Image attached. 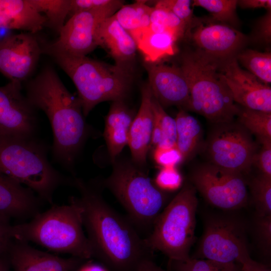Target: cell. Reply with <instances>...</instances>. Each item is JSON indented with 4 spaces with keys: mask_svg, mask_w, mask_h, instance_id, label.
<instances>
[{
    "mask_svg": "<svg viewBox=\"0 0 271 271\" xmlns=\"http://www.w3.org/2000/svg\"><path fill=\"white\" fill-rule=\"evenodd\" d=\"M73 186L80 192L74 196L82 209L83 226L93 257L113 271H134L139 263L152 258L153 252L129 221L103 199L100 181L86 182L73 177Z\"/></svg>",
    "mask_w": 271,
    "mask_h": 271,
    "instance_id": "1",
    "label": "cell"
},
{
    "mask_svg": "<svg viewBox=\"0 0 271 271\" xmlns=\"http://www.w3.org/2000/svg\"><path fill=\"white\" fill-rule=\"evenodd\" d=\"M26 90L31 104L43 111L49 120L54 159L73 173L76 158L91 133L78 98L68 91L50 66L45 67L30 81Z\"/></svg>",
    "mask_w": 271,
    "mask_h": 271,
    "instance_id": "2",
    "label": "cell"
},
{
    "mask_svg": "<svg viewBox=\"0 0 271 271\" xmlns=\"http://www.w3.org/2000/svg\"><path fill=\"white\" fill-rule=\"evenodd\" d=\"M68 205H52L39 212L30 221L11 227L13 239L32 242L49 250L67 253L84 260L93 257L92 249L83 229L82 209L70 197Z\"/></svg>",
    "mask_w": 271,
    "mask_h": 271,
    "instance_id": "3",
    "label": "cell"
},
{
    "mask_svg": "<svg viewBox=\"0 0 271 271\" xmlns=\"http://www.w3.org/2000/svg\"><path fill=\"white\" fill-rule=\"evenodd\" d=\"M44 50L70 78L85 117L98 104L124 100L132 82V65H111L87 56L70 55L48 45Z\"/></svg>",
    "mask_w": 271,
    "mask_h": 271,
    "instance_id": "4",
    "label": "cell"
},
{
    "mask_svg": "<svg viewBox=\"0 0 271 271\" xmlns=\"http://www.w3.org/2000/svg\"><path fill=\"white\" fill-rule=\"evenodd\" d=\"M48 147L33 138L0 134V173L32 189L53 204L55 191L73 186V178L56 170L48 158Z\"/></svg>",
    "mask_w": 271,
    "mask_h": 271,
    "instance_id": "5",
    "label": "cell"
},
{
    "mask_svg": "<svg viewBox=\"0 0 271 271\" xmlns=\"http://www.w3.org/2000/svg\"><path fill=\"white\" fill-rule=\"evenodd\" d=\"M221 60L197 49L181 56L190 92L188 109L215 124L234 121L240 106L234 101L221 73Z\"/></svg>",
    "mask_w": 271,
    "mask_h": 271,
    "instance_id": "6",
    "label": "cell"
},
{
    "mask_svg": "<svg viewBox=\"0 0 271 271\" xmlns=\"http://www.w3.org/2000/svg\"><path fill=\"white\" fill-rule=\"evenodd\" d=\"M113 163L111 173L101 184L120 203L139 232L148 235L164 208L166 196L153 183L143 167L132 161L116 159Z\"/></svg>",
    "mask_w": 271,
    "mask_h": 271,
    "instance_id": "7",
    "label": "cell"
},
{
    "mask_svg": "<svg viewBox=\"0 0 271 271\" xmlns=\"http://www.w3.org/2000/svg\"><path fill=\"white\" fill-rule=\"evenodd\" d=\"M197 205L196 189L186 183L157 216L144 238L148 247L153 252H161L169 260L188 259L195 238Z\"/></svg>",
    "mask_w": 271,
    "mask_h": 271,
    "instance_id": "8",
    "label": "cell"
},
{
    "mask_svg": "<svg viewBox=\"0 0 271 271\" xmlns=\"http://www.w3.org/2000/svg\"><path fill=\"white\" fill-rule=\"evenodd\" d=\"M215 125L206 145L209 163L242 174L248 171L258 148L252 134L238 122Z\"/></svg>",
    "mask_w": 271,
    "mask_h": 271,
    "instance_id": "9",
    "label": "cell"
},
{
    "mask_svg": "<svg viewBox=\"0 0 271 271\" xmlns=\"http://www.w3.org/2000/svg\"><path fill=\"white\" fill-rule=\"evenodd\" d=\"M191 181L206 200L216 207L235 210L246 204L247 189L242 174L209 163L197 167Z\"/></svg>",
    "mask_w": 271,
    "mask_h": 271,
    "instance_id": "10",
    "label": "cell"
},
{
    "mask_svg": "<svg viewBox=\"0 0 271 271\" xmlns=\"http://www.w3.org/2000/svg\"><path fill=\"white\" fill-rule=\"evenodd\" d=\"M198 254L202 258L224 264H241L250 257L240 225L225 218L208 222Z\"/></svg>",
    "mask_w": 271,
    "mask_h": 271,
    "instance_id": "11",
    "label": "cell"
},
{
    "mask_svg": "<svg viewBox=\"0 0 271 271\" xmlns=\"http://www.w3.org/2000/svg\"><path fill=\"white\" fill-rule=\"evenodd\" d=\"M115 13L95 10L75 13L66 21L58 39L48 46L70 55L87 56L98 47L97 32L100 24Z\"/></svg>",
    "mask_w": 271,
    "mask_h": 271,
    "instance_id": "12",
    "label": "cell"
},
{
    "mask_svg": "<svg viewBox=\"0 0 271 271\" xmlns=\"http://www.w3.org/2000/svg\"><path fill=\"white\" fill-rule=\"evenodd\" d=\"M37 109L22 93L21 83L0 86V134L33 138L38 127Z\"/></svg>",
    "mask_w": 271,
    "mask_h": 271,
    "instance_id": "13",
    "label": "cell"
},
{
    "mask_svg": "<svg viewBox=\"0 0 271 271\" xmlns=\"http://www.w3.org/2000/svg\"><path fill=\"white\" fill-rule=\"evenodd\" d=\"M221 73L239 106L271 113V87L243 69L235 57L221 61Z\"/></svg>",
    "mask_w": 271,
    "mask_h": 271,
    "instance_id": "14",
    "label": "cell"
},
{
    "mask_svg": "<svg viewBox=\"0 0 271 271\" xmlns=\"http://www.w3.org/2000/svg\"><path fill=\"white\" fill-rule=\"evenodd\" d=\"M42 52L33 34L8 36L0 40V72L11 81L21 83L33 73Z\"/></svg>",
    "mask_w": 271,
    "mask_h": 271,
    "instance_id": "15",
    "label": "cell"
},
{
    "mask_svg": "<svg viewBox=\"0 0 271 271\" xmlns=\"http://www.w3.org/2000/svg\"><path fill=\"white\" fill-rule=\"evenodd\" d=\"M188 37L197 49L221 61L235 57L248 41L247 36L236 28L214 21L204 24L198 21Z\"/></svg>",
    "mask_w": 271,
    "mask_h": 271,
    "instance_id": "16",
    "label": "cell"
},
{
    "mask_svg": "<svg viewBox=\"0 0 271 271\" xmlns=\"http://www.w3.org/2000/svg\"><path fill=\"white\" fill-rule=\"evenodd\" d=\"M146 68L152 94L163 108L177 106L188 109L189 88L180 66L147 63Z\"/></svg>",
    "mask_w": 271,
    "mask_h": 271,
    "instance_id": "17",
    "label": "cell"
},
{
    "mask_svg": "<svg viewBox=\"0 0 271 271\" xmlns=\"http://www.w3.org/2000/svg\"><path fill=\"white\" fill-rule=\"evenodd\" d=\"M7 256L14 271H73L84 259L62 258L37 249L27 242L13 239Z\"/></svg>",
    "mask_w": 271,
    "mask_h": 271,
    "instance_id": "18",
    "label": "cell"
},
{
    "mask_svg": "<svg viewBox=\"0 0 271 271\" xmlns=\"http://www.w3.org/2000/svg\"><path fill=\"white\" fill-rule=\"evenodd\" d=\"M43 201L30 188L0 173V218L26 220L40 212Z\"/></svg>",
    "mask_w": 271,
    "mask_h": 271,
    "instance_id": "19",
    "label": "cell"
},
{
    "mask_svg": "<svg viewBox=\"0 0 271 271\" xmlns=\"http://www.w3.org/2000/svg\"><path fill=\"white\" fill-rule=\"evenodd\" d=\"M153 94L148 84L141 89V103L132 121L128 138L132 161L143 167L146 164L147 156L151 145L153 126L152 109Z\"/></svg>",
    "mask_w": 271,
    "mask_h": 271,
    "instance_id": "20",
    "label": "cell"
},
{
    "mask_svg": "<svg viewBox=\"0 0 271 271\" xmlns=\"http://www.w3.org/2000/svg\"><path fill=\"white\" fill-rule=\"evenodd\" d=\"M136 114L124 100L112 101L105 118L103 137L113 163L128 144L129 133Z\"/></svg>",
    "mask_w": 271,
    "mask_h": 271,
    "instance_id": "21",
    "label": "cell"
},
{
    "mask_svg": "<svg viewBox=\"0 0 271 271\" xmlns=\"http://www.w3.org/2000/svg\"><path fill=\"white\" fill-rule=\"evenodd\" d=\"M98 46L108 50L116 64L132 65L138 49L136 43L114 16L104 20L97 32Z\"/></svg>",
    "mask_w": 271,
    "mask_h": 271,
    "instance_id": "22",
    "label": "cell"
},
{
    "mask_svg": "<svg viewBox=\"0 0 271 271\" xmlns=\"http://www.w3.org/2000/svg\"><path fill=\"white\" fill-rule=\"evenodd\" d=\"M45 26V17L31 0H0V28L34 34Z\"/></svg>",
    "mask_w": 271,
    "mask_h": 271,
    "instance_id": "23",
    "label": "cell"
},
{
    "mask_svg": "<svg viewBox=\"0 0 271 271\" xmlns=\"http://www.w3.org/2000/svg\"><path fill=\"white\" fill-rule=\"evenodd\" d=\"M137 48L148 63H155L163 58L174 55L178 40L170 32H153L147 29L131 35Z\"/></svg>",
    "mask_w": 271,
    "mask_h": 271,
    "instance_id": "24",
    "label": "cell"
},
{
    "mask_svg": "<svg viewBox=\"0 0 271 271\" xmlns=\"http://www.w3.org/2000/svg\"><path fill=\"white\" fill-rule=\"evenodd\" d=\"M176 124V147L184 161L192 157L202 143L203 130L199 121L181 109L175 118Z\"/></svg>",
    "mask_w": 271,
    "mask_h": 271,
    "instance_id": "25",
    "label": "cell"
},
{
    "mask_svg": "<svg viewBox=\"0 0 271 271\" xmlns=\"http://www.w3.org/2000/svg\"><path fill=\"white\" fill-rule=\"evenodd\" d=\"M152 105L153 126L151 145L155 148L176 146L177 133L175 119L167 113L153 95Z\"/></svg>",
    "mask_w": 271,
    "mask_h": 271,
    "instance_id": "26",
    "label": "cell"
},
{
    "mask_svg": "<svg viewBox=\"0 0 271 271\" xmlns=\"http://www.w3.org/2000/svg\"><path fill=\"white\" fill-rule=\"evenodd\" d=\"M146 1H137L130 5H123L114 15L119 24L130 35L146 30L151 24L153 7Z\"/></svg>",
    "mask_w": 271,
    "mask_h": 271,
    "instance_id": "27",
    "label": "cell"
},
{
    "mask_svg": "<svg viewBox=\"0 0 271 271\" xmlns=\"http://www.w3.org/2000/svg\"><path fill=\"white\" fill-rule=\"evenodd\" d=\"M237 62L262 83H271V53L247 49L240 51L235 56Z\"/></svg>",
    "mask_w": 271,
    "mask_h": 271,
    "instance_id": "28",
    "label": "cell"
},
{
    "mask_svg": "<svg viewBox=\"0 0 271 271\" xmlns=\"http://www.w3.org/2000/svg\"><path fill=\"white\" fill-rule=\"evenodd\" d=\"M46 20V25L58 33L69 16L71 0H31Z\"/></svg>",
    "mask_w": 271,
    "mask_h": 271,
    "instance_id": "29",
    "label": "cell"
},
{
    "mask_svg": "<svg viewBox=\"0 0 271 271\" xmlns=\"http://www.w3.org/2000/svg\"><path fill=\"white\" fill-rule=\"evenodd\" d=\"M238 122L258 140L271 139V113L240 106Z\"/></svg>",
    "mask_w": 271,
    "mask_h": 271,
    "instance_id": "30",
    "label": "cell"
},
{
    "mask_svg": "<svg viewBox=\"0 0 271 271\" xmlns=\"http://www.w3.org/2000/svg\"><path fill=\"white\" fill-rule=\"evenodd\" d=\"M192 6L203 8L212 16L213 21L235 28L239 24L236 13V0H194Z\"/></svg>",
    "mask_w": 271,
    "mask_h": 271,
    "instance_id": "31",
    "label": "cell"
},
{
    "mask_svg": "<svg viewBox=\"0 0 271 271\" xmlns=\"http://www.w3.org/2000/svg\"><path fill=\"white\" fill-rule=\"evenodd\" d=\"M168 266L172 271H239L236 263L224 264L192 257L185 261L169 260Z\"/></svg>",
    "mask_w": 271,
    "mask_h": 271,
    "instance_id": "32",
    "label": "cell"
},
{
    "mask_svg": "<svg viewBox=\"0 0 271 271\" xmlns=\"http://www.w3.org/2000/svg\"><path fill=\"white\" fill-rule=\"evenodd\" d=\"M250 188L259 216L271 215V177L261 174L252 180Z\"/></svg>",
    "mask_w": 271,
    "mask_h": 271,
    "instance_id": "33",
    "label": "cell"
},
{
    "mask_svg": "<svg viewBox=\"0 0 271 271\" xmlns=\"http://www.w3.org/2000/svg\"><path fill=\"white\" fill-rule=\"evenodd\" d=\"M151 23L162 26L172 32L178 40L186 36L187 28L184 23L168 10L154 6L151 15Z\"/></svg>",
    "mask_w": 271,
    "mask_h": 271,
    "instance_id": "34",
    "label": "cell"
},
{
    "mask_svg": "<svg viewBox=\"0 0 271 271\" xmlns=\"http://www.w3.org/2000/svg\"><path fill=\"white\" fill-rule=\"evenodd\" d=\"M190 0H160L156 2L155 6L169 10L180 19L187 28L186 36L198 22L194 17Z\"/></svg>",
    "mask_w": 271,
    "mask_h": 271,
    "instance_id": "35",
    "label": "cell"
},
{
    "mask_svg": "<svg viewBox=\"0 0 271 271\" xmlns=\"http://www.w3.org/2000/svg\"><path fill=\"white\" fill-rule=\"evenodd\" d=\"M120 0H71L69 16L89 10H107L116 12L123 5Z\"/></svg>",
    "mask_w": 271,
    "mask_h": 271,
    "instance_id": "36",
    "label": "cell"
},
{
    "mask_svg": "<svg viewBox=\"0 0 271 271\" xmlns=\"http://www.w3.org/2000/svg\"><path fill=\"white\" fill-rule=\"evenodd\" d=\"M155 182L160 189L173 191L181 186L182 178L176 167H163L157 174Z\"/></svg>",
    "mask_w": 271,
    "mask_h": 271,
    "instance_id": "37",
    "label": "cell"
},
{
    "mask_svg": "<svg viewBox=\"0 0 271 271\" xmlns=\"http://www.w3.org/2000/svg\"><path fill=\"white\" fill-rule=\"evenodd\" d=\"M261 146L258 148L253 164L266 176L271 177V139L258 140Z\"/></svg>",
    "mask_w": 271,
    "mask_h": 271,
    "instance_id": "38",
    "label": "cell"
},
{
    "mask_svg": "<svg viewBox=\"0 0 271 271\" xmlns=\"http://www.w3.org/2000/svg\"><path fill=\"white\" fill-rule=\"evenodd\" d=\"M154 158L162 167H176L183 161L182 155L176 146L155 148Z\"/></svg>",
    "mask_w": 271,
    "mask_h": 271,
    "instance_id": "39",
    "label": "cell"
},
{
    "mask_svg": "<svg viewBox=\"0 0 271 271\" xmlns=\"http://www.w3.org/2000/svg\"><path fill=\"white\" fill-rule=\"evenodd\" d=\"M252 38L256 43L268 45L271 42V9L259 18L253 28Z\"/></svg>",
    "mask_w": 271,
    "mask_h": 271,
    "instance_id": "40",
    "label": "cell"
},
{
    "mask_svg": "<svg viewBox=\"0 0 271 271\" xmlns=\"http://www.w3.org/2000/svg\"><path fill=\"white\" fill-rule=\"evenodd\" d=\"M259 238L265 251L270 252L271 246V215L259 216L257 223Z\"/></svg>",
    "mask_w": 271,
    "mask_h": 271,
    "instance_id": "41",
    "label": "cell"
},
{
    "mask_svg": "<svg viewBox=\"0 0 271 271\" xmlns=\"http://www.w3.org/2000/svg\"><path fill=\"white\" fill-rule=\"evenodd\" d=\"M10 221L0 218V258L7 255L13 241Z\"/></svg>",
    "mask_w": 271,
    "mask_h": 271,
    "instance_id": "42",
    "label": "cell"
},
{
    "mask_svg": "<svg viewBox=\"0 0 271 271\" xmlns=\"http://www.w3.org/2000/svg\"><path fill=\"white\" fill-rule=\"evenodd\" d=\"M237 6L242 9L264 8L271 9L270 0H241L237 1Z\"/></svg>",
    "mask_w": 271,
    "mask_h": 271,
    "instance_id": "43",
    "label": "cell"
},
{
    "mask_svg": "<svg viewBox=\"0 0 271 271\" xmlns=\"http://www.w3.org/2000/svg\"><path fill=\"white\" fill-rule=\"evenodd\" d=\"M241 265V271H271L267 266L253 260L251 257L244 261Z\"/></svg>",
    "mask_w": 271,
    "mask_h": 271,
    "instance_id": "44",
    "label": "cell"
},
{
    "mask_svg": "<svg viewBox=\"0 0 271 271\" xmlns=\"http://www.w3.org/2000/svg\"><path fill=\"white\" fill-rule=\"evenodd\" d=\"M134 271H169L165 270L158 266L152 260L147 258L141 261Z\"/></svg>",
    "mask_w": 271,
    "mask_h": 271,
    "instance_id": "45",
    "label": "cell"
},
{
    "mask_svg": "<svg viewBox=\"0 0 271 271\" xmlns=\"http://www.w3.org/2000/svg\"><path fill=\"white\" fill-rule=\"evenodd\" d=\"M76 271H108V270L100 264L89 262L80 266Z\"/></svg>",
    "mask_w": 271,
    "mask_h": 271,
    "instance_id": "46",
    "label": "cell"
},
{
    "mask_svg": "<svg viewBox=\"0 0 271 271\" xmlns=\"http://www.w3.org/2000/svg\"><path fill=\"white\" fill-rule=\"evenodd\" d=\"M7 256L0 258V271H9V260L6 258Z\"/></svg>",
    "mask_w": 271,
    "mask_h": 271,
    "instance_id": "47",
    "label": "cell"
}]
</instances>
